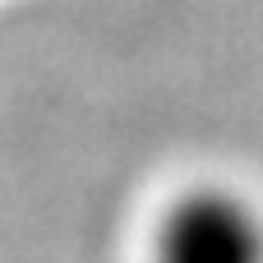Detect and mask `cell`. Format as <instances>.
<instances>
[{
  "label": "cell",
  "instance_id": "6da1fadb",
  "mask_svg": "<svg viewBox=\"0 0 263 263\" xmlns=\"http://www.w3.org/2000/svg\"><path fill=\"white\" fill-rule=\"evenodd\" d=\"M153 263H263V208L231 185H194L166 203Z\"/></svg>",
  "mask_w": 263,
  "mask_h": 263
}]
</instances>
